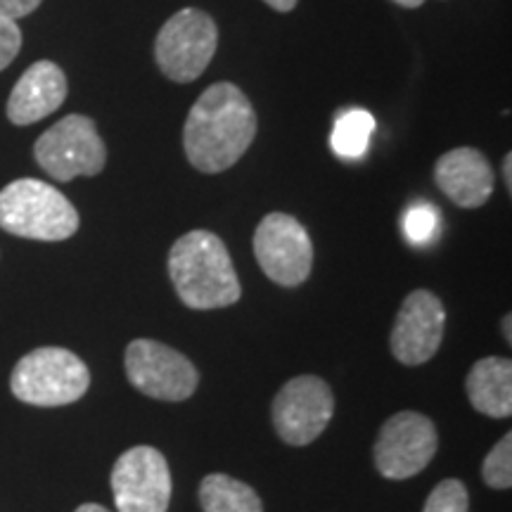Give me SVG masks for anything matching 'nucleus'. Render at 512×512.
<instances>
[{"label":"nucleus","mask_w":512,"mask_h":512,"mask_svg":"<svg viewBox=\"0 0 512 512\" xmlns=\"http://www.w3.org/2000/svg\"><path fill=\"white\" fill-rule=\"evenodd\" d=\"M256 128L259 119L247 95L235 83H214L195 100L185 119V157L202 174H223L245 157Z\"/></svg>","instance_id":"1"},{"label":"nucleus","mask_w":512,"mask_h":512,"mask_svg":"<svg viewBox=\"0 0 512 512\" xmlns=\"http://www.w3.org/2000/svg\"><path fill=\"white\" fill-rule=\"evenodd\" d=\"M169 278L178 299L195 311L226 309L242 297L226 242L211 230H190L174 242L169 252Z\"/></svg>","instance_id":"2"},{"label":"nucleus","mask_w":512,"mask_h":512,"mask_svg":"<svg viewBox=\"0 0 512 512\" xmlns=\"http://www.w3.org/2000/svg\"><path fill=\"white\" fill-rule=\"evenodd\" d=\"M79 211L53 185L19 178L0 190V228L24 240L62 242L79 230Z\"/></svg>","instance_id":"3"},{"label":"nucleus","mask_w":512,"mask_h":512,"mask_svg":"<svg viewBox=\"0 0 512 512\" xmlns=\"http://www.w3.org/2000/svg\"><path fill=\"white\" fill-rule=\"evenodd\" d=\"M91 387V370L74 351L38 347L17 361L10 389L22 403L57 408L76 403Z\"/></svg>","instance_id":"4"},{"label":"nucleus","mask_w":512,"mask_h":512,"mask_svg":"<svg viewBox=\"0 0 512 512\" xmlns=\"http://www.w3.org/2000/svg\"><path fill=\"white\" fill-rule=\"evenodd\" d=\"M219 46V29L204 10L185 8L166 19L155 41L159 72L169 81L192 83L207 72Z\"/></svg>","instance_id":"5"},{"label":"nucleus","mask_w":512,"mask_h":512,"mask_svg":"<svg viewBox=\"0 0 512 512\" xmlns=\"http://www.w3.org/2000/svg\"><path fill=\"white\" fill-rule=\"evenodd\" d=\"M34 157L50 178L69 183L76 176H98L107 164V147L91 117L69 114L36 140Z\"/></svg>","instance_id":"6"},{"label":"nucleus","mask_w":512,"mask_h":512,"mask_svg":"<svg viewBox=\"0 0 512 512\" xmlns=\"http://www.w3.org/2000/svg\"><path fill=\"white\" fill-rule=\"evenodd\" d=\"M124 368L128 382L157 401H188L200 387L195 363L157 339H133L126 347Z\"/></svg>","instance_id":"7"},{"label":"nucleus","mask_w":512,"mask_h":512,"mask_svg":"<svg viewBox=\"0 0 512 512\" xmlns=\"http://www.w3.org/2000/svg\"><path fill=\"white\" fill-rule=\"evenodd\" d=\"M439 434L434 422L418 411H401L377 432L373 460L384 479L403 482L420 475L437 456Z\"/></svg>","instance_id":"8"},{"label":"nucleus","mask_w":512,"mask_h":512,"mask_svg":"<svg viewBox=\"0 0 512 512\" xmlns=\"http://www.w3.org/2000/svg\"><path fill=\"white\" fill-rule=\"evenodd\" d=\"M335 415V394L318 375H297L287 380L271 403V418L278 437L290 446H309L328 430Z\"/></svg>","instance_id":"9"},{"label":"nucleus","mask_w":512,"mask_h":512,"mask_svg":"<svg viewBox=\"0 0 512 512\" xmlns=\"http://www.w3.org/2000/svg\"><path fill=\"white\" fill-rule=\"evenodd\" d=\"M254 256L275 285L299 287L309 280L313 268L309 230L294 216L273 211L254 230Z\"/></svg>","instance_id":"10"},{"label":"nucleus","mask_w":512,"mask_h":512,"mask_svg":"<svg viewBox=\"0 0 512 512\" xmlns=\"http://www.w3.org/2000/svg\"><path fill=\"white\" fill-rule=\"evenodd\" d=\"M112 496L119 512H166L171 503V470L162 451L133 446L112 467Z\"/></svg>","instance_id":"11"},{"label":"nucleus","mask_w":512,"mask_h":512,"mask_svg":"<svg viewBox=\"0 0 512 512\" xmlns=\"http://www.w3.org/2000/svg\"><path fill=\"white\" fill-rule=\"evenodd\" d=\"M446 330V309L430 290H415L403 299L396 313L389 349L401 366H422L432 361Z\"/></svg>","instance_id":"12"},{"label":"nucleus","mask_w":512,"mask_h":512,"mask_svg":"<svg viewBox=\"0 0 512 512\" xmlns=\"http://www.w3.org/2000/svg\"><path fill=\"white\" fill-rule=\"evenodd\" d=\"M434 181L453 204L463 209H479L494 195V169L489 159L475 147H456L439 157Z\"/></svg>","instance_id":"13"},{"label":"nucleus","mask_w":512,"mask_h":512,"mask_svg":"<svg viewBox=\"0 0 512 512\" xmlns=\"http://www.w3.org/2000/svg\"><path fill=\"white\" fill-rule=\"evenodd\" d=\"M67 76L55 62L38 60L19 76L8 98V119L15 126H31L50 117L67 100Z\"/></svg>","instance_id":"14"},{"label":"nucleus","mask_w":512,"mask_h":512,"mask_svg":"<svg viewBox=\"0 0 512 512\" xmlns=\"http://www.w3.org/2000/svg\"><path fill=\"white\" fill-rule=\"evenodd\" d=\"M465 392L477 413L496 420L512 415V361L486 356L475 361L465 377Z\"/></svg>","instance_id":"15"},{"label":"nucleus","mask_w":512,"mask_h":512,"mask_svg":"<svg viewBox=\"0 0 512 512\" xmlns=\"http://www.w3.org/2000/svg\"><path fill=\"white\" fill-rule=\"evenodd\" d=\"M200 505L204 512H264L256 489L223 472H211L202 479Z\"/></svg>","instance_id":"16"},{"label":"nucleus","mask_w":512,"mask_h":512,"mask_svg":"<svg viewBox=\"0 0 512 512\" xmlns=\"http://www.w3.org/2000/svg\"><path fill=\"white\" fill-rule=\"evenodd\" d=\"M375 131V117L361 107L344 110L332 124L330 147L342 159H361L368 152Z\"/></svg>","instance_id":"17"},{"label":"nucleus","mask_w":512,"mask_h":512,"mask_svg":"<svg viewBox=\"0 0 512 512\" xmlns=\"http://www.w3.org/2000/svg\"><path fill=\"white\" fill-rule=\"evenodd\" d=\"M482 479L489 489L508 491L512 486V434L508 432L491 448L482 463Z\"/></svg>","instance_id":"18"},{"label":"nucleus","mask_w":512,"mask_h":512,"mask_svg":"<svg viewBox=\"0 0 512 512\" xmlns=\"http://www.w3.org/2000/svg\"><path fill=\"white\" fill-rule=\"evenodd\" d=\"M470 510V494L465 484L456 477H448L439 482L427 496L422 512H467Z\"/></svg>","instance_id":"19"},{"label":"nucleus","mask_w":512,"mask_h":512,"mask_svg":"<svg viewBox=\"0 0 512 512\" xmlns=\"http://www.w3.org/2000/svg\"><path fill=\"white\" fill-rule=\"evenodd\" d=\"M439 226V216L432 204H415L403 216V233L413 245H427L434 238Z\"/></svg>","instance_id":"20"},{"label":"nucleus","mask_w":512,"mask_h":512,"mask_svg":"<svg viewBox=\"0 0 512 512\" xmlns=\"http://www.w3.org/2000/svg\"><path fill=\"white\" fill-rule=\"evenodd\" d=\"M22 50V29L15 19L0 17V72L8 69Z\"/></svg>","instance_id":"21"},{"label":"nucleus","mask_w":512,"mask_h":512,"mask_svg":"<svg viewBox=\"0 0 512 512\" xmlns=\"http://www.w3.org/2000/svg\"><path fill=\"white\" fill-rule=\"evenodd\" d=\"M43 0H0V17L8 19H22L29 17Z\"/></svg>","instance_id":"22"},{"label":"nucleus","mask_w":512,"mask_h":512,"mask_svg":"<svg viewBox=\"0 0 512 512\" xmlns=\"http://www.w3.org/2000/svg\"><path fill=\"white\" fill-rule=\"evenodd\" d=\"M264 3L271 5V8L278 10V12H290V10L297 8L299 0H264Z\"/></svg>","instance_id":"23"},{"label":"nucleus","mask_w":512,"mask_h":512,"mask_svg":"<svg viewBox=\"0 0 512 512\" xmlns=\"http://www.w3.org/2000/svg\"><path fill=\"white\" fill-rule=\"evenodd\" d=\"M503 181H505V188L512 190V155L503 157Z\"/></svg>","instance_id":"24"},{"label":"nucleus","mask_w":512,"mask_h":512,"mask_svg":"<svg viewBox=\"0 0 512 512\" xmlns=\"http://www.w3.org/2000/svg\"><path fill=\"white\" fill-rule=\"evenodd\" d=\"M510 323H512V318H510V313H508V316H505V318L501 320V332L505 335V342H508V344H512V330H510Z\"/></svg>","instance_id":"25"},{"label":"nucleus","mask_w":512,"mask_h":512,"mask_svg":"<svg viewBox=\"0 0 512 512\" xmlns=\"http://www.w3.org/2000/svg\"><path fill=\"white\" fill-rule=\"evenodd\" d=\"M74 512H110V510L102 508V505H98V503H83Z\"/></svg>","instance_id":"26"},{"label":"nucleus","mask_w":512,"mask_h":512,"mask_svg":"<svg viewBox=\"0 0 512 512\" xmlns=\"http://www.w3.org/2000/svg\"><path fill=\"white\" fill-rule=\"evenodd\" d=\"M392 3L401 5V8H408V10H413V8H420V5L425 3V0H392Z\"/></svg>","instance_id":"27"}]
</instances>
